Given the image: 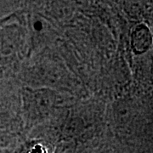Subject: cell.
<instances>
[{
  "instance_id": "obj_1",
  "label": "cell",
  "mask_w": 153,
  "mask_h": 153,
  "mask_svg": "<svg viewBox=\"0 0 153 153\" xmlns=\"http://www.w3.org/2000/svg\"><path fill=\"white\" fill-rule=\"evenodd\" d=\"M152 44V34L145 24H140L132 33V46L137 54H141L147 50Z\"/></svg>"
}]
</instances>
